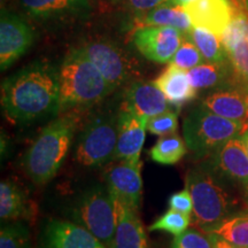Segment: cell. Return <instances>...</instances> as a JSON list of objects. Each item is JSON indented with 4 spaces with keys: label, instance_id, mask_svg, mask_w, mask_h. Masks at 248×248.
<instances>
[{
    "label": "cell",
    "instance_id": "1",
    "mask_svg": "<svg viewBox=\"0 0 248 248\" xmlns=\"http://www.w3.org/2000/svg\"><path fill=\"white\" fill-rule=\"evenodd\" d=\"M1 106L13 123H28L60 113L59 70L37 61L9 76L1 85Z\"/></svg>",
    "mask_w": 248,
    "mask_h": 248
},
{
    "label": "cell",
    "instance_id": "2",
    "mask_svg": "<svg viewBox=\"0 0 248 248\" xmlns=\"http://www.w3.org/2000/svg\"><path fill=\"white\" fill-rule=\"evenodd\" d=\"M229 185L232 184L219 177L207 163L194 167L187 172L186 188L193 201V219L207 233L237 215L239 202Z\"/></svg>",
    "mask_w": 248,
    "mask_h": 248
},
{
    "label": "cell",
    "instance_id": "3",
    "mask_svg": "<svg viewBox=\"0 0 248 248\" xmlns=\"http://www.w3.org/2000/svg\"><path fill=\"white\" fill-rule=\"evenodd\" d=\"M78 122L74 113L58 117L31 144L24 155L23 167L33 183L44 185L55 177L69 152Z\"/></svg>",
    "mask_w": 248,
    "mask_h": 248
},
{
    "label": "cell",
    "instance_id": "4",
    "mask_svg": "<svg viewBox=\"0 0 248 248\" xmlns=\"http://www.w3.org/2000/svg\"><path fill=\"white\" fill-rule=\"evenodd\" d=\"M60 111L90 108L113 91L109 83L79 48L69 51L59 68Z\"/></svg>",
    "mask_w": 248,
    "mask_h": 248
},
{
    "label": "cell",
    "instance_id": "5",
    "mask_svg": "<svg viewBox=\"0 0 248 248\" xmlns=\"http://www.w3.org/2000/svg\"><path fill=\"white\" fill-rule=\"evenodd\" d=\"M247 128L248 123L225 119L200 105L184 119L183 136L188 150L197 157H204L230 139L243 135Z\"/></svg>",
    "mask_w": 248,
    "mask_h": 248
},
{
    "label": "cell",
    "instance_id": "6",
    "mask_svg": "<svg viewBox=\"0 0 248 248\" xmlns=\"http://www.w3.org/2000/svg\"><path fill=\"white\" fill-rule=\"evenodd\" d=\"M76 223L97 237L107 248H113L116 231V209L108 186L93 185L76 200L73 209Z\"/></svg>",
    "mask_w": 248,
    "mask_h": 248
},
{
    "label": "cell",
    "instance_id": "7",
    "mask_svg": "<svg viewBox=\"0 0 248 248\" xmlns=\"http://www.w3.org/2000/svg\"><path fill=\"white\" fill-rule=\"evenodd\" d=\"M119 115L100 113L86 123L77 139L74 159L88 168H97L115 159Z\"/></svg>",
    "mask_w": 248,
    "mask_h": 248
},
{
    "label": "cell",
    "instance_id": "8",
    "mask_svg": "<svg viewBox=\"0 0 248 248\" xmlns=\"http://www.w3.org/2000/svg\"><path fill=\"white\" fill-rule=\"evenodd\" d=\"M79 49L100 70L113 91L135 76L136 66L132 59L113 43L94 40L80 46Z\"/></svg>",
    "mask_w": 248,
    "mask_h": 248
},
{
    "label": "cell",
    "instance_id": "9",
    "mask_svg": "<svg viewBox=\"0 0 248 248\" xmlns=\"http://www.w3.org/2000/svg\"><path fill=\"white\" fill-rule=\"evenodd\" d=\"M183 32L171 27H139L133 32V44L148 60L157 63L171 61L183 42Z\"/></svg>",
    "mask_w": 248,
    "mask_h": 248
},
{
    "label": "cell",
    "instance_id": "10",
    "mask_svg": "<svg viewBox=\"0 0 248 248\" xmlns=\"http://www.w3.org/2000/svg\"><path fill=\"white\" fill-rule=\"evenodd\" d=\"M33 31L26 21L7 9L0 16V67L6 70L26 53L33 43Z\"/></svg>",
    "mask_w": 248,
    "mask_h": 248
},
{
    "label": "cell",
    "instance_id": "11",
    "mask_svg": "<svg viewBox=\"0 0 248 248\" xmlns=\"http://www.w3.org/2000/svg\"><path fill=\"white\" fill-rule=\"evenodd\" d=\"M219 177L232 185H248V154L241 135L226 141L206 162Z\"/></svg>",
    "mask_w": 248,
    "mask_h": 248
},
{
    "label": "cell",
    "instance_id": "12",
    "mask_svg": "<svg viewBox=\"0 0 248 248\" xmlns=\"http://www.w3.org/2000/svg\"><path fill=\"white\" fill-rule=\"evenodd\" d=\"M183 7L192 26L212 31L221 38L240 9L232 0H193Z\"/></svg>",
    "mask_w": 248,
    "mask_h": 248
},
{
    "label": "cell",
    "instance_id": "13",
    "mask_svg": "<svg viewBox=\"0 0 248 248\" xmlns=\"http://www.w3.org/2000/svg\"><path fill=\"white\" fill-rule=\"evenodd\" d=\"M40 248H107L91 232L75 223L52 219L45 225Z\"/></svg>",
    "mask_w": 248,
    "mask_h": 248
},
{
    "label": "cell",
    "instance_id": "14",
    "mask_svg": "<svg viewBox=\"0 0 248 248\" xmlns=\"http://www.w3.org/2000/svg\"><path fill=\"white\" fill-rule=\"evenodd\" d=\"M123 108L148 121L151 117L171 110V105L154 82L139 80L132 83L126 90Z\"/></svg>",
    "mask_w": 248,
    "mask_h": 248
},
{
    "label": "cell",
    "instance_id": "15",
    "mask_svg": "<svg viewBox=\"0 0 248 248\" xmlns=\"http://www.w3.org/2000/svg\"><path fill=\"white\" fill-rule=\"evenodd\" d=\"M147 121L122 108L119 113V136L115 160L121 162L140 163V152L146 137Z\"/></svg>",
    "mask_w": 248,
    "mask_h": 248
},
{
    "label": "cell",
    "instance_id": "16",
    "mask_svg": "<svg viewBox=\"0 0 248 248\" xmlns=\"http://www.w3.org/2000/svg\"><path fill=\"white\" fill-rule=\"evenodd\" d=\"M201 106L225 119L248 123V86L238 83L217 89L203 98Z\"/></svg>",
    "mask_w": 248,
    "mask_h": 248
},
{
    "label": "cell",
    "instance_id": "17",
    "mask_svg": "<svg viewBox=\"0 0 248 248\" xmlns=\"http://www.w3.org/2000/svg\"><path fill=\"white\" fill-rule=\"evenodd\" d=\"M141 162H122L111 167L106 173L107 186L113 197L135 210H138L141 200Z\"/></svg>",
    "mask_w": 248,
    "mask_h": 248
},
{
    "label": "cell",
    "instance_id": "18",
    "mask_svg": "<svg viewBox=\"0 0 248 248\" xmlns=\"http://www.w3.org/2000/svg\"><path fill=\"white\" fill-rule=\"evenodd\" d=\"M235 75L248 86V14L239 11L222 36Z\"/></svg>",
    "mask_w": 248,
    "mask_h": 248
},
{
    "label": "cell",
    "instance_id": "19",
    "mask_svg": "<svg viewBox=\"0 0 248 248\" xmlns=\"http://www.w3.org/2000/svg\"><path fill=\"white\" fill-rule=\"evenodd\" d=\"M117 223L113 248H148L147 235L144 230L138 210L120 202L114 198Z\"/></svg>",
    "mask_w": 248,
    "mask_h": 248
},
{
    "label": "cell",
    "instance_id": "20",
    "mask_svg": "<svg viewBox=\"0 0 248 248\" xmlns=\"http://www.w3.org/2000/svg\"><path fill=\"white\" fill-rule=\"evenodd\" d=\"M169 104L177 109L197 98L198 90L191 84L187 70L170 63L168 68L154 80Z\"/></svg>",
    "mask_w": 248,
    "mask_h": 248
},
{
    "label": "cell",
    "instance_id": "21",
    "mask_svg": "<svg viewBox=\"0 0 248 248\" xmlns=\"http://www.w3.org/2000/svg\"><path fill=\"white\" fill-rule=\"evenodd\" d=\"M24 12L38 20H51L88 12L89 0H21Z\"/></svg>",
    "mask_w": 248,
    "mask_h": 248
},
{
    "label": "cell",
    "instance_id": "22",
    "mask_svg": "<svg viewBox=\"0 0 248 248\" xmlns=\"http://www.w3.org/2000/svg\"><path fill=\"white\" fill-rule=\"evenodd\" d=\"M234 75V69L230 61L223 62V63L206 61L187 70V76L191 84L197 90L221 89L232 85L230 77Z\"/></svg>",
    "mask_w": 248,
    "mask_h": 248
},
{
    "label": "cell",
    "instance_id": "23",
    "mask_svg": "<svg viewBox=\"0 0 248 248\" xmlns=\"http://www.w3.org/2000/svg\"><path fill=\"white\" fill-rule=\"evenodd\" d=\"M137 21L139 22V27H171L182 31L185 35H187L193 28L190 17L186 14L183 6L167 4L160 5L150 12L137 15Z\"/></svg>",
    "mask_w": 248,
    "mask_h": 248
},
{
    "label": "cell",
    "instance_id": "24",
    "mask_svg": "<svg viewBox=\"0 0 248 248\" xmlns=\"http://www.w3.org/2000/svg\"><path fill=\"white\" fill-rule=\"evenodd\" d=\"M27 198L15 182L2 181L0 184V217L1 221H13L27 215Z\"/></svg>",
    "mask_w": 248,
    "mask_h": 248
},
{
    "label": "cell",
    "instance_id": "25",
    "mask_svg": "<svg viewBox=\"0 0 248 248\" xmlns=\"http://www.w3.org/2000/svg\"><path fill=\"white\" fill-rule=\"evenodd\" d=\"M187 36L199 48L204 61L214 62V63H223V62L230 61L222 38L213 33L212 31L203 29V28L193 27Z\"/></svg>",
    "mask_w": 248,
    "mask_h": 248
},
{
    "label": "cell",
    "instance_id": "26",
    "mask_svg": "<svg viewBox=\"0 0 248 248\" xmlns=\"http://www.w3.org/2000/svg\"><path fill=\"white\" fill-rule=\"evenodd\" d=\"M186 142L175 135L162 136L150 152L151 159L160 164H175L186 154Z\"/></svg>",
    "mask_w": 248,
    "mask_h": 248
},
{
    "label": "cell",
    "instance_id": "27",
    "mask_svg": "<svg viewBox=\"0 0 248 248\" xmlns=\"http://www.w3.org/2000/svg\"><path fill=\"white\" fill-rule=\"evenodd\" d=\"M229 243L248 248V213L235 215L213 231Z\"/></svg>",
    "mask_w": 248,
    "mask_h": 248
},
{
    "label": "cell",
    "instance_id": "28",
    "mask_svg": "<svg viewBox=\"0 0 248 248\" xmlns=\"http://www.w3.org/2000/svg\"><path fill=\"white\" fill-rule=\"evenodd\" d=\"M191 223L190 215L176 212L170 208L168 212L163 214L160 218H157L152 224L148 230L150 231H163L167 233L176 235L182 234L183 232L187 230L188 225Z\"/></svg>",
    "mask_w": 248,
    "mask_h": 248
},
{
    "label": "cell",
    "instance_id": "29",
    "mask_svg": "<svg viewBox=\"0 0 248 248\" xmlns=\"http://www.w3.org/2000/svg\"><path fill=\"white\" fill-rule=\"evenodd\" d=\"M0 248H31L27 226L20 222L2 225L0 230Z\"/></svg>",
    "mask_w": 248,
    "mask_h": 248
},
{
    "label": "cell",
    "instance_id": "30",
    "mask_svg": "<svg viewBox=\"0 0 248 248\" xmlns=\"http://www.w3.org/2000/svg\"><path fill=\"white\" fill-rule=\"evenodd\" d=\"M203 61L204 59L199 48L194 44L193 40L187 37V38L183 39L181 46L169 63L175 64L182 69L190 70L192 68L199 66Z\"/></svg>",
    "mask_w": 248,
    "mask_h": 248
},
{
    "label": "cell",
    "instance_id": "31",
    "mask_svg": "<svg viewBox=\"0 0 248 248\" xmlns=\"http://www.w3.org/2000/svg\"><path fill=\"white\" fill-rule=\"evenodd\" d=\"M178 128V115L173 110H169L167 113L160 114V115L151 117L146 123L147 131L153 135L167 136L172 135L177 131Z\"/></svg>",
    "mask_w": 248,
    "mask_h": 248
},
{
    "label": "cell",
    "instance_id": "32",
    "mask_svg": "<svg viewBox=\"0 0 248 248\" xmlns=\"http://www.w3.org/2000/svg\"><path fill=\"white\" fill-rule=\"evenodd\" d=\"M171 248H213V244L209 234L206 235L194 229H188L182 234L176 235Z\"/></svg>",
    "mask_w": 248,
    "mask_h": 248
},
{
    "label": "cell",
    "instance_id": "33",
    "mask_svg": "<svg viewBox=\"0 0 248 248\" xmlns=\"http://www.w3.org/2000/svg\"><path fill=\"white\" fill-rule=\"evenodd\" d=\"M164 2L166 0H113L114 5L123 11L136 14V16L150 12Z\"/></svg>",
    "mask_w": 248,
    "mask_h": 248
},
{
    "label": "cell",
    "instance_id": "34",
    "mask_svg": "<svg viewBox=\"0 0 248 248\" xmlns=\"http://www.w3.org/2000/svg\"><path fill=\"white\" fill-rule=\"evenodd\" d=\"M169 207L176 212L190 215L193 210V201L190 191L187 188L173 193L169 199Z\"/></svg>",
    "mask_w": 248,
    "mask_h": 248
},
{
    "label": "cell",
    "instance_id": "35",
    "mask_svg": "<svg viewBox=\"0 0 248 248\" xmlns=\"http://www.w3.org/2000/svg\"><path fill=\"white\" fill-rule=\"evenodd\" d=\"M208 234H209L210 240H212L213 248H241V247L235 246L233 244L229 243V241L225 240L224 238L219 237L218 234L213 233V232H210Z\"/></svg>",
    "mask_w": 248,
    "mask_h": 248
},
{
    "label": "cell",
    "instance_id": "36",
    "mask_svg": "<svg viewBox=\"0 0 248 248\" xmlns=\"http://www.w3.org/2000/svg\"><path fill=\"white\" fill-rule=\"evenodd\" d=\"M193 1V0H166L164 4L167 5H173V6H185L188 2Z\"/></svg>",
    "mask_w": 248,
    "mask_h": 248
},
{
    "label": "cell",
    "instance_id": "37",
    "mask_svg": "<svg viewBox=\"0 0 248 248\" xmlns=\"http://www.w3.org/2000/svg\"><path fill=\"white\" fill-rule=\"evenodd\" d=\"M241 139H243L245 147H246V151H247V154H248V128L245 130L243 135H241Z\"/></svg>",
    "mask_w": 248,
    "mask_h": 248
},
{
    "label": "cell",
    "instance_id": "38",
    "mask_svg": "<svg viewBox=\"0 0 248 248\" xmlns=\"http://www.w3.org/2000/svg\"><path fill=\"white\" fill-rule=\"evenodd\" d=\"M245 200H246V202L248 203V185L245 186Z\"/></svg>",
    "mask_w": 248,
    "mask_h": 248
},
{
    "label": "cell",
    "instance_id": "39",
    "mask_svg": "<svg viewBox=\"0 0 248 248\" xmlns=\"http://www.w3.org/2000/svg\"><path fill=\"white\" fill-rule=\"evenodd\" d=\"M241 1H243L245 11H246V13L248 14V0H241Z\"/></svg>",
    "mask_w": 248,
    "mask_h": 248
},
{
    "label": "cell",
    "instance_id": "40",
    "mask_svg": "<svg viewBox=\"0 0 248 248\" xmlns=\"http://www.w3.org/2000/svg\"><path fill=\"white\" fill-rule=\"evenodd\" d=\"M232 1L234 2L235 6H237L238 8H240V4H239V1H240V0H232Z\"/></svg>",
    "mask_w": 248,
    "mask_h": 248
}]
</instances>
